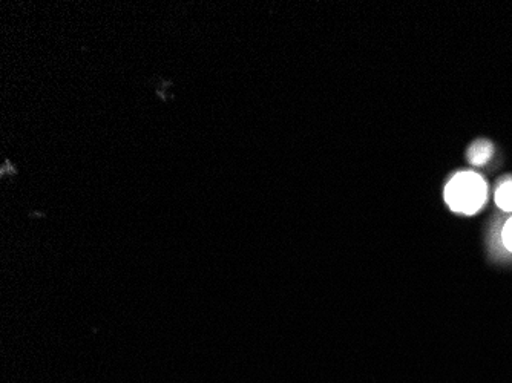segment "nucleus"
Instances as JSON below:
<instances>
[{
    "instance_id": "f257e3e1",
    "label": "nucleus",
    "mask_w": 512,
    "mask_h": 383,
    "mask_svg": "<svg viewBox=\"0 0 512 383\" xmlns=\"http://www.w3.org/2000/svg\"><path fill=\"white\" fill-rule=\"evenodd\" d=\"M445 201L454 213L476 215L488 201V184L476 172H459L445 187Z\"/></svg>"
},
{
    "instance_id": "f03ea898",
    "label": "nucleus",
    "mask_w": 512,
    "mask_h": 383,
    "mask_svg": "<svg viewBox=\"0 0 512 383\" xmlns=\"http://www.w3.org/2000/svg\"><path fill=\"white\" fill-rule=\"evenodd\" d=\"M494 155V146L490 140H476L468 148L467 158L473 166H485Z\"/></svg>"
},
{
    "instance_id": "7ed1b4c3",
    "label": "nucleus",
    "mask_w": 512,
    "mask_h": 383,
    "mask_svg": "<svg viewBox=\"0 0 512 383\" xmlns=\"http://www.w3.org/2000/svg\"><path fill=\"white\" fill-rule=\"evenodd\" d=\"M496 204L503 212H512V177H505L499 181L496 190Z\"/></svg>"
},
{
    "instance_id": "20e7f679",
    "label": "nucleus",
    "mask_w": 512,
    "mask_h": 383,
    "mask_svg": "<svg viewBox=\"0 0 512 383\" xmlns=\"http://www.w3.org/2000/svg\"><path fill=\"white\" fill-rule=\"evenodd\" d=\"M502 243L505 249L512 253V217L503 226Z\"/></svg>"
}]
</instances>
